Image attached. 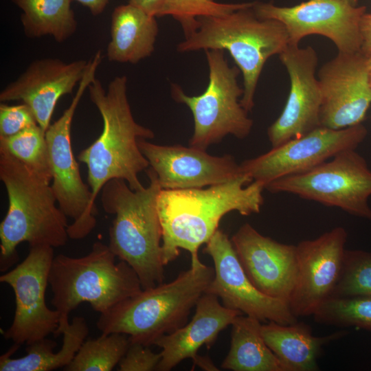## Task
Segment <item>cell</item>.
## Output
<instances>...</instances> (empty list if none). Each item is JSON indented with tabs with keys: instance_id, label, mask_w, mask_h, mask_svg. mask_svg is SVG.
Listing matches in <instances>:
<instances>
[{
	"instance_id": "6da1fadb",
	"label": "cell",
	"mask_w": 371,
	"mask_h": 371,
	"mask_svg": "<svg viewBox=\"0 0 371 371\" xmlns=\"http://www.w3.org/2000/svg\"><path fill=\"white\" fill-rule=\"evenodd\" d=\"M263 185L242 173L207 188L161 189L157 210L162 230L164 265L188 251L191 265L199 262L198 251L218 229L221 219L232 211L243 216L257 214L264 203Z\"/></svg>"
},
{
	"instance_id": "7a4b0ae2",
	"label": "cell",
	"mask_w": 371,
	"mask_h": 371,
	"mask_svg": "<svg viewBox=\"0 0 371 371\" xmlns=\"http://www.w3.org/2000/svg\"><path fill=\"white\" fill-rule=\"evenodd\" d=\"M89 98L103 122L99 137L78 155L88 169V183L95 201L110 180H124L135 191L144 188L138 175L150 166L138 145L155 137L153 131L135 120L127 98V78H114L106 90L96 78L87 88Z\"/></svg>"
},
{
	"instance_id": "3957f363",
	"label": "cell",
	"mask_w": 371,
	"mask_h": 371,
	"mask_svg": "<svg viewBox=\"0 0 371 371\" xmlns=\"http://www.w3.org/2000/svg\"><path fill=\"white\" fill-rule=\"evenodd\" d=\"M149 185L137 191L120 179L109 181L101 190L105 212L115 215L109 228V247L136 273L142 289L163 283L164 264L162 230L157 199L162 189L155 171L148 168Z\"/></svg>"
},
{
	"instance_id": "277c9868",
	"label": "cell",
	"mask_w": 371,
	"mask_h": 371,
	"mask_svg": "<svg viewBox=\"0 0 371 371\" xmlns=\"http://www.w3.org/2000/svg\"><path fill=\"white\" fill-rule=\"evenodd\" d=\"M0 179L4 184L8 208L0 224L1 270L17 261L16 247L64 246L69 238L67 216L59 206L51 185L0 148Z\"/></svg>"
},
{
	"instance_id": "5b68a950",
	"label": "cell",
	"mask_w": 371,
	"mask_h": 371,
	"mask_svg": "<svg viewBox=\"0 0 371 371\" xmlns=\"http://www.w3.org/2000/svg\"><path fill=\"white\" fill-rule=\"evenodd\" d=\"M214 276V268L201 261L190 265L174 280L142 289L100 314L96 326L102 333H123L131 342L154 345L186 324Z\"/></svg>"
},
{
	"instance_id": "8992f818",
	"label": "cell",
	"mask_w": 371,
	"mask_h": 371,
	"mask_svg": "<svg viewBox=\"0 0 371 371\" xmlns=\"http://www.w3.org/2000/svg\"><path fill=\"white\" fill-rule=\"evenodd\" d=\"M254 5L223 16L199 19L197 30L177 45L179 52L228 51L243 74L240 104L247 112L254 108V94L266 61L281 54L289 43L284 24L259 18Z\"/></svg>"
},
{
	"instance_id": "52a82bcc",
	"label": "cell",
	"mask_w": 371,
	"mask_h": 371,
	"mask_svg": "<svg viewBox=\"0 0 371 371\" xmlns=\"http://www.w3.org/2000/svg\"><path fill=\"white\" fill-rule=\"evenodd\" d=\"M115 258L100 241L84 256H54L49 285L51 304L60 316H69L83 302L101 314L142 290L135 271L124 261L116 263Z\"/></svg>"
},
{
	"instance_id": "ba28073f",
	"label": "cell",
	"mask_w": 371,
	"mask_h": 371,
	"mask_svg": "<svg viewBox=\"0 0 371 371\" xmlns=\"http://www.w3.org/2000/svg\"><path fill=\"white\" fill-rule=\"evenodd\" d=\"M205 54L209 82L203 93L190 96L179 85L171 86L172 98L186 104L193 115L194 132L189 144L203 150L227 135L245 138L254 124L239 100L244 92L237 80L240 69L229 65L223 49H206Z\"/></svg>"
},
{
	"instance_id": "9c48e42d",
	"label": "cell",
	"mask_w": 371,
	"mask_h": 371,
	"mask_svg": "<svg viewBox=\"0 0 371 371\" xmlns=\"http://www.w3.org/2000/svg\"><path fill=\"white\" fill-rule=\"evenodd\" d=\"M102 60V56L98 53L89 60L87 71L69 106L45 131L52 175L51 187L59 207L73 220L67 232L69 238L75 240L85 238L95 228L98 210L92 201L90 188L82 179L72 150L71 127L77 106L95 78Z\"/></svg>"
},
{
	"instance_id": "30bf717a",
	"label": "cell",
	"mask_w": 371,
	"mask_h": 371,
	"mask_svg": "<svg viewBox=\"0 0 371 371\" xmlns=\"http://www.w3.org/2000/svg\"><path fill=\"white\" fill-rule=\"evenodd\" d=\"M265 189L295 194L371 220V170L356 150L342 151L308 171L278 179Z\"/></svg>"
},
{
	"instance_id": "8fae6325",
	"label": "cell",
	"mask_w": 371,
	"mask_h": 371,
	"mask_svg": "<svg viewBox=\"0 0 371 371\" xmlns=\"http://www.w3.org/2000/svg\"><path fill=\"white\" fill-rule=\"evenodd\" d=\"M54 248L30 247L26 258L13 269L1 275L0 282L13 290L16 308L10 326L3 337L14 344H31L54 333L60 313L47 307L45 292L54 260Z\"/></svg>"
},
{
	"instance_id": "7c38bea8",
	"label": "cell",
	"mask_w": 371,
	"mask_h": 371,
	"mask_svg": "<svg viewBox=\"0 0 371 371\" xmlns=\"http://www.w3.org/2000/svg\"><path fill=\"white\" fill-rule=\"evenodd\" d=\"M367 134L368 130L362 124L342 129L321 126L243 161L240 164V170L265 188L278 179L308 171L342 151L356 150Z\"/></svg>"
},
{
	"instance_id": "4fadbf2b",
	"label": "cell",
	"mask_w": 371,
	"mask_h": 371,
	"mask_svg": "<svg viewBox=\"0 0 371 371\" xmlns=\"http://www.w3.org/2000/svg\"><path fill=\"white\" fill-rule=\"evenodd\" d=\"M253 8L259 18L283 23L290 45L316 34L330 38L339 52H361L360 23L365 6H353L344 0H308L292 7L256 2Z\"/></svg>"
},
{
	"instance_id": "5bb4252c",
	"label": "cell",
	"mask_w": 371,
	"mask_h": 371,
	"mask_svg": "<svg viewBox=\"0 0 371 371\" xmlns=\"http://www.w3.org/2000/svg\"><path fill=\"white\" fill-rule=\"evenodd\" d=\"M214 262V276L205 293L216 295L222 304L260 322L289 324L297 321L289 304L260 291L245 272L231 239L218 229L203 250Z\"/></svg>"
},
{
	"instance_id": "9a60e30c",
	"label": "cell",
	"mask_w": 371,
	"mask_h": 371,
	"mask_svg": "<svg viewBox=\"0 0 371 371\" xmlns=\"http://www.w3.org/2000/svg\"><path fill=\"white\" fill-rule=\"evenodd\" d=\"M370 69L361 52H339L318 73L320 125L342 129L361 124L371 104Z\"/></svg>"
},
{
	"instance_id": "2e32d148",
	"label": "cell",
	"mask_w": 371,
	"mask_h": 371,
	"mask_svg": "<svg viewBox=\"0 0 371 371\" xmlns=\"http://www.w3.org/2000/svg\"><path fill=\"white\" fill-rule=\"evenodd\" d=\"M348 233L337 227L296 245L297 275L289 306L297 317L313 315L332 297L343 267Z\"/></svg>"
},
{
	"instance_id": "e0dca14e",
	"label": "cell",
	"mask_w": 371,
	"mask_h": 371,
	"mask_svg": "<svg viewBox=\"0 0 371 371\" xmlns=\"http://www.w3.org/2000/svg\"><path fill=\"white\" fill-rule=\"evenodd\" d=\"M279 56L289 73L291 87L282 113L267 129L272 148L321 126L322 92L315 75L318 61L315 49L289 44Z\"/></svg>"
},
{
	"instance_id": "ac0fdd59",
	"label": "cell",
	"mask_w": 371,
	"mask_h": 371,
	"mask_svg": "<svg viewBox=\"0 0 371 371\" xmlns=\"http://www.w3.org/2000/svg\"><path fill=\"white\" fill-rule=\"evenodd\" d=\"M138 145L164 190L202 188L230 181L243 172L229 155L212 156L206 150L163 146L142 139Z\"/></svg>"
},
{
	"instance_id": "d6986e66",
	"label": "cell",
	"mask_w": 371,
	"mask_h": 371,
	"mask_svg": "<svg viewBox=\"0 0 371 371\" xmlns=\"http://www.w3.org/2000/svg\"><path fill=\"white\" fill-rule=\"evenodd\" d=\"M231 240L252 284L264 294L289 304L297 275L296 245L263 236L247 223Z\"/></svg>"
},
{
	"instance_id": "ffe728a7",
	"label": "cell",
	"mask_w": 371,
	"mask_h": 371,
	"mask_svg": "<svg viewBox=\"0 0 371 371\" xmlns=\"http://www.w3.org/2000/svg\"><path fill=\"white\" fill-rule=\"evenodd\" d=\"M88 65L89 60H86L69 63L52 58L36 60L1 90L0 102L19 101L26 104L45 132L58 100L73 93Z\"/></svg>"
},
{
	"instance_id": "44dd1931",
	"label": "cell",
	"mask_w": 371,
	"mask_h": 371,
	"mask_svg": "<svg viewBox=\"0 0 371 371\" xmlns=\"http://www.w3.org/2000/svg\"><path fill=\"white\" fill-rule=\"evenodd\" d=\"M218 298L212 293H203L188 324L155 341L154 345L161 348V359L156 370L169 371L186 359L194 361L199 357L197 352L201 347L205 345L210 348L219 333L243 314L224 306Z\"/></svg>"
},
{
	"instance_id": "7402d4cb",
	"label": "cell",
	"mask_w": 371,
	"mask_h": 371,
	"mask_svg": "<svg viewBox=\"0 0 371 371\" xmlns=\"http://www.w3.org/2000/svg\"><path fill=\"white\" fill-rule=\"evenodd\" d=\"M89 333L86 319L75 317L71 323L69 316H60L54 337L63 335L60 350L54 352L56 343L47 337L26 345V355L12 359L11 356L20 345L14 344L0 357V371H50L69 365L80 348Z\"/></svg>"
},
{
	"instance_id": "603a6c76",
	"label": "cell",
	"mask_w": 371,
	"mask_h": 371,
	"mask_svg": "<svg viewBox=\"0 0 371 371\" xmlns=\"http://www.w3.org/2000/svg\"><path fill=\"white\" fill-rule=\"evenodd\" d=\"M156 18L129 3L117 6L111 14L108 60L136 64L149 57L159 32Z\"/></svg>"
},
{
	"instance_id": "cb8c5ba5",
	"label": "cell",
	"mask_w": 371,
	"mask_h": 371,
	"mask_svg": "<svg viewBox=\"0 0 371 371\" xmlns=\"http://www.w3.org/2000/svg\"><path fill=\"white\" fill-rule=\"evenodd\" d=\"M261 333L269 348L288 371H316L322 348L347 335L345 330L326 336H315L304 322L282 324L274 322L262 324Z\"/></svg>"
},
{
	"instance_id": "d4e9b609",
	"label": "cell",
	"mask_w": 371,
	"mask_h": 371,
	"mask_svg": "<svg viewBox=\"0 0 371 371\" xmlns=\"http://www.w3.org/2000/svg\"><path fill=\"white\" fill-rule=\"evenodd\" d=\"M261 322L246 315L232 324L231 344L221 368L233 371H288L265 341Z\"/></svg>"
},
{
	"instance_id": "484cf974",
	"label": "cell",
	"mask_w": 371,
	"mask_h": 371,
	"mask_svg": "<svg viewBox=\"0 0 371 371\" xmlns=\"http://www.w3.org/2000/svg\"><path fill=\"white\" fill-rule=\"evenodd\" d=\"M21 9L25 35L30 38L51 36L65 41L76 31L77 21L71 8L72 0H12Z\"/></svg>"
},
{
	"instance_id": "4316f807",
	"label": "cell",
	"mask_w": 371,
	"mask_h": 371,
	"mask_svg": "<svg viewBox=\"0 0 371 371\" xmlns=\"http://www.w3.org/2000/svg\"><path fill=\"white\" fill-rule=\"evenodd\" d=\"M130 344L123 333H102L96 339L85 341L67 371H110L120 363Z\"/></svg>"
},
{
	"instance_id": "83f0119b",
	"label": "cell",
	"mask_w": 371,
	"mask_h": 371,
	"mask_svg": "<svg viewBox=\"0 0 371 371\" xmlns=\"http://www.w3.org/2000/svg\"><path fill=\"white\" fill-rule=\"evenodd\" d=\"M0 148L8 151L40 179L50 183L52 175L45 132L38 124L14 135L0 137Z\"/></svg>"
},
{
	"instance_id": "f1b7e54d",
	"label": "cell",
	"mask_w": 371,
	"mask_h": 371,
	"mask_svg": "<svg viewBox=\"0 0 371 371\" xmlns=\"http://www.w3.org/2000/svg\"><path fill=\"white\" fill-rule=\"evenodd\" d=\"M313 315L321 324L371 331V295L330 297Z\"/></svg>"
},
{
	"instance_id": "f546056e",
	"label": "cell",
	"mask_w": 371,
	"mask_h": 371,
	"mask_svg": "<svg viewBox=\"0 0 371 371\" xmlns=\"http://www.w3.org/2000/svg\"><path fill=\"white\" fill-rule=\"evenodd\" d=\"M254 4L255 2L223 3L214 0H166L159 17L171 16L180 23L187 38L197 30L199 19L225 15Z\"/></svg>"
},
{
	"instance_id": "4dcf8cb0",
	"label": "cell",
	"mask_w": 371,
	"mask_h": 371,
	"mask_svg": "<svg viewBox=\"0 0 371 371\" xmlns=\"http://www.w3.org/2000/svg\"><path fill=\"white\" fill-rule=\"evenodd\" d=\"M364 295H371V251L346 249L341 275L332 297Z\"/></svg>"
},
{
	"instance_id": "1f68e13d",
	"label": "cell",
	"mask_w": 371,
	"mask_h": 371,
	"mask_svg": "<svg viewBox=\"0 0 371 371\" xmlns=\"http://www.w3.org/2000/svg\"><path fill=\"white\" fill-rule=\"evenodd\" d=\"M38 124L30 109L25 104H0V137L14 135L31 126Z\"/></svg>"
},
{
	"instance_id": "d6a6232c",
	"label": "cell",
	"mask_w": 371,
	"mask_h": 371,
	"mask_svg": "<svg viewBox=\"0 0 371 371\" xmlns=\"http://www.w3.org/2000/svg\"><path fill=\"white\" fill-rule=\"evenodd\" d=\"M161 359V353L153 352L150 346L137 342H131L119 363V371L156 370Z\"/></svg>"
},
{
	"instance_id": "836d02e7",
	"label": "cell",
	"mask_w": 371,
	"mask_h": 371,
	"mask_svg": "<svg viewBox=\"0 0 371 371\" xmlns=\"http://www.w3.org/2000/svg\"><path fill=\"white\" fill-rule=\"evenodd\" d=\"M361 52L367 58L371 55V13H365L361 19Z\"/></svg>"
},
{
	"instance_id": "e575fe53",
	"label": "cell",
	"mask_w": 371,
	"mask_h": 371,
	"mask_svg": "<svg viewBox=\"0 0 371 371\" xmlns=\"http://www.w3.org/2000/svg\"><path fill=\"white\" fill-rule=\"evenodd\" d=\"M165 1L166 0H129L128 3L158 18Z\"/></svg>"
},
{
	"instance_id": "d590c367",
	"label": "cell",
	"mask_w": 371,
	"mask_h": 371,
	"mask_svg": "<svg viewBox=\"0 0 371 371\" xmlns=\"http://www.w3.org/2000/svg\"><path fill=\"white\" fill-rule=\"evenodd\" d=\"M78 1L82 5L87 7L91 13L97 16L103 12L105 8L111 0H72Z\"/></svg>"
},
{
	"instance_id": "8d00e7d4",
	"label": "cell",
	"mask_w": 371,
	"mask_h": 371,
	"mask_svg": "<svg viewBox=\"0 0 371 371\" xmlns=\"http://www.w3.org/2000/svg\"><path fill=\"white\" fill-rule=\"evenodd\" d=\"M194 363L200 368L207 370H218L216 367L214 366L210 359L207 357H199L193 361Z\"/></svg>"
},
{
	"instance_id": "74e56055",
	"label": "cell",
	"mask_w": 371,
	"mask_h": 371,
	"mask_svg": "<svg viewBox=\"0 0 371 371\" xmlns=\"http://www.w3.org/2000/svg\"><path fill=\"white\" fill-rule=\"evenodd\" d=\"M353 6H357L358 0H344Z\"/></svg>"
},
{
	"instance_id": "f35d334b",
	"label": "cell",
	"mask_w": 371,
	"mask_h": 371,
	"mask_svg": "<svg viewBox=\"0 0 371 371\" xmlns=\"http://www.w3.org/2000/svg\"><path fill=\"white\" fill-rule=\"evenodd\" d=\"M368 65H369L370 69L371 70V55L369 57H368Z\"/></svg>"
},
{
	"instance_id": "ab89813d",
	"label": "cell",
	"mask_w": 371,
	"mask_h": 371,
	"mask_svg": "<svg viewBox=\"0 0 371 371\" xmlns=\"http://www.w3.org/2000/svg\"><path fill=\"white\" fill-rule=\"evenodd\" d=\"M370 85H371V70H370Z\"/></svg>"
},
{
	"instance_id": "60d3db41",
	"label": "cell",
	"mask_w": 371,
	"mask_h": 371,
	"mask_svg": "<svg viewBox=\"0 0 371 371\" xmlns=\"http://www.w3.org/2000/svg\"><path fill=\"white\" fill-rule=\"evenodd\" d=\"M370 118H371V117H370Z\"/></svg>"
}]
</instances>
